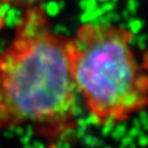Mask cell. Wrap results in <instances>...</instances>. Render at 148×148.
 <instances>
[{
  "instance_id": "6da1fadb",
  "label": "cell",
  "mask_w": 148,
  "mask_h": 148,
  "mask_svg": "<svg viewBox=\"0 0 148 148\" xmlns=\"http://www.w3.org/2000/svg\"><path fill=\"white\" fill-rule=\"evenodd\" d=\"M74 39L53 32L44 9L28 7L0 53V125H27L47 139L77 125Z\"/></svg>"
},
{
  "instance_id": "3957f363",
  "label": "cell",
  "mask_w": 148,
  "mask_h": 148,
  "mask_svg": "<svg viewBox=\"0 0 148 148\" xmlns=\"http://www.w3.org/2000/svg\"><path fill=\"white\" fill-rule=\"evenodd\" d=\"M41 1H43V0H0V4H10L16 5V6L30 7L34 6Z\"/></svg>"
},
{
  "instance_id": "7a4b0ae2",
  "label": "cell",
  "mask_w": 148,
  "mask_h": 148,
  "mask_svg": "<svg viewBox=\"0 0 148 148\" xmlns=\"http://www.w3.org/2000/svg\"><path fill=\"white\" fill-rule=\"evenodd\" d=\"M132 38L127 28L95 24L81 26L74 39V82L98 125H117L148 108V72Z\"/></svg>"
}]
</instances>
